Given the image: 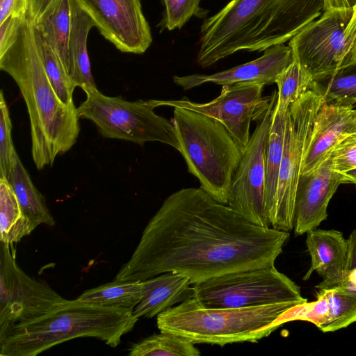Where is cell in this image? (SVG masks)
Wrapping results in <instances>:
<instances>
[{"instance_id":"22","label":"cell","mask_w":356,"mask_h":356,"mask_svg":"<svg viewBox=\"0 0 356 356\" xmlns=\"http://www.w3.org/2000/svg\"><path fill=\"white\" fill-rule=\"evenodd\" d=\"M310 90L324 104L353 107L356 104V60L313 77Z\"/></svg>"},{"instance_id":"12","label":"cell","mask_w":356,"mask_h":356,"mask_svg":"<svg viewBox=\"0 0 356 356\" xmlns=\"http://www.w3.org/2000/svg\"><path fill=\"white\" fill-rule=\"evenodd\" d=\"M266 107L254 118L256 128L243 152L234 175L227 205L249 221L271 227L264 206L265 152L277 91Z\"/></svg>"},{"instance_id":"37","label":"cell","mask_w":356,"mask_h":356,"mask_svg":"<svg viewBox=\"0 0 356 356\" xmlns=\"http://www.w3.org/2000/svg\"><path fill=\"white\" fill-rule=\"evenodd\" d=\"M347 239L348 243L347 271L348 273L356 268V229L351 232Z\"/></svg>"},{"instance_id":"25","label":"cell","mask_w":356,"mask_h":356,"mask_svg":"<svg viewBox=\"0 0 356 356\" xmlns=\"http://www.w3.org/2000/svg\"><path fill=\"white\" fill-rule=\"evenodd\" d=\"M71 25L70 0H60L34 26L47 41L70 72L69 38Z\"/></svg>"},{"instance_id":"32","label":"cell","mask_w":356,"mask_h":356,"mask_svg":"<svg viewBox=\"0 0 356 356\" xmlns=\"http://www.w3.org/2000/svg\"><path fill=\"white\" fill-rule=\"evenodd\" d=\"M164 12L161 26L162 29L172 31L181 29L195 15L202 11L200 7L201 0H162Z\"/></svg>"},{"instance_id":"39","label":"cell","mask_w":356,"mask_h":356,"mask_svg":"<svg viewBox=\"0 0 356 356\" xmlns=\"http://www.w3.org/2000/svg\"><path fill=\"white\" fill-rule=\"evenodd\" d=\"M346 38L355 43L356 40V2L353 6V13L351 20L346 31Z\"/></svg>"},{"instance_id":"3","label":"cell","mask_w":356,"mask_h":356,"mask_svg":"<svg viewBox=\"0 0 356 356\" xmlns=\"http://www.w3.org/2000/svg\"><path fill=\"white\" fill-rule=\"evenodd\" d=\"M0 69L17 83L30 120L31 155L38 170L51 166L58 155L76 143L79 115L54 91L38 49L34 24L28 17L8 49L0 54Z\"/></svg>"},{"instance_id":"1","label":"cell","mask_w":356,"mask_h":356,"mask_svg":"<svg viewBox=\"0 0 356 356\" xmlns=\"http://www.w3.org/2000/svg\"><path fill=\"white\" fill-rule=\"evenodd\" d=\"M289 232L257 225L200 188L170 194L144 228L113 281H144L167 272L192 284L275 265Z\"/></svg>"},{"instance_id":"14","label":"cell","mask_w":356,"mask_h":356,"mask_svg":"<svg viewBox=\"0 0 356 356\" xmlns=\"http://www.w3.org/2000/svg\"><path fill=\"white\" fill-rule=\"evenodd\" d=\"M105 39L124 53L141 54L152 42L140 0H74Z\"/></svg>"},{"instance_id":"26","label":"cell","mask_w":356,"mask_h":356,"mask_svg":"<svg viewBox=\"0 0 356 356\" xmlns=\"http://www.w3.org/2000/svg\"><path fill=\"white\" fill-rule=\"evenodd\" d=\"M145 291V281H113L85 291L77 299L89 304L133 311L143 298Z\"/></svg>"},{"instance_id":"16","label":"cell","mask_w":356,"mask_h":356,"mask_svg":"<svg viewBox=\"0 0 356 356\" xmlns=\"http://www.w3.org/2000/svg\"><path fill=\"white\" fill-rule=\"evenodd\" d=\"M260 57L246 63L211 74H192L173 76L174 83L184 90H190L205 83L220 86L243 82L275 83L277 76L293 61L291 47L284 44L273 46Z\"/></svg>"},{"instance_id":"33","label":"cell","mask_w":356,"mask_h":356,"mask_svg":"<svg viewBox=\"0 0 356 356\" xmlns=\"http://www.w3.org/2000/svg\"><path fill=\"white\" fill-rule=\"evenodd\" d=\"M330 167L339 172L356 168V134L342 140L328 157Z\"/></svg>"},{"instance_id":"21","label":"cell","mask_w":356,"mask_h":356,"mask_svg":"<svg viewBox=\"0 0 356 356\" xmlns=\"http://www.w3.org/2000/svg\"><path fill=\"white\" fill-rule=\"evenodd\" d=\"M286 115L287 112L282 113L278 110L275 103L265 152L264 206L269 222L275 209L279 173L283 154Z\"/></svg>"},{"instance_id":"23","label":"cell","mask_w":356,"mask_h":356,"mask_svg":"<svg viewBox=\"0 0 356 356\" xmlns=\"http://www.w3.org/2000/svg\"><path fill=\"white\" fill-rule=\"evenodd\" d=\"M7 179L23 211L35 227L40 224L49 226L55 225L44 197L33 184L18 154L13 161Z\"/></svg>"},{"instance_id":"13","label":"cell","mask_w":356,"mask_h":356,"mask_svg":"<svg viewBox=\"0 0 356 356\" xmlns=\"http://www.w3.org/2000/svg\"><path fill=\"white\" fill-rule=\"evenodd\" d=\"M265 86L256 82L222 86L220 94L206 103L194 102L186 97L177 100L156 99V102L158 106L186 108L218 120L243 152L250 138L251 122L266 108L273 97V94L262 97Z\"/></svg>"},{"instance_id":"10","label":"cell","mask_w":356,"mask_h":356,"mask_svg":"<svg viewBox=\"0 0 356 356\" xmlns=\"http://www.w3.org/2000/svg\"><path fill=\"white\" fill-rule=\"evenodd\" d=\"M13 245L1 242L0 341L17 323L36 318L68 300L19 268Z\"/></svg>"},{"instance_id":"20","label":"cell","mask_w":356,"mask_h":356,"mask_svg":"<svg viewBox=\"0 0 356 356\" xmlns=\"http://www.w3.org/2000/svg\"><path fill=\"white\" fill-rule=\"evenodd\" d=\"M71 25L69 38L70 76L83 90L96 88L87 49L88 33L94 26L90 17L74 0H70Z\"/></svg>"},{"instance_id":"18","label":"cell","mask_w":356,"mask_h":356,"mask_svg":"<svg viewBox=\"0 0 356 356\" xmlns=\"http://www.w3.org/2000/svg\"><path fill=\"white\" fill-rule=\"evenodd\" d=\"M353 111V107L323 104L308 140L300 175L316 169L334 147L351 134Z\"/></svg>"},{"instance_id":"42","label":"cell","mask_w":356,"mask_h":356,"mask_svg":"<svg viewBox=\"0 0 356 356\" xmlns=\"http://www.w3.org/2000/svg\"><path fill=\"white\" fill-rule=\"evenodd\" d=\"M356 60V40L352 51L351 60Z\"/></svg>"},{"instance_id":"38","label":"cell","mask_w":356,"mask_h":356,"mask_svg":"<svg viewBox=\"0 0 356 356\" xmlns=\"http://www.w3.org/2000/svg\"><path fill=\"white\" fill-rule=\"evenodd\" d=\"M356 0H325V10L334 8L353 7Z\"/></svg>"},{"instance_id":"11","label":"cell","mask_w":356,"mask_h":356,"mask_svg":"<svg viewBox=\"0 0 356 356\" xmlns=\"http://www.w3.org/2000/svg\"><path fill=\"white\" fill-rule=\"evenodd\" d=\"M353 7L326 10L290 40L293 59L313 77L351 61L354 42L346 35Z\"/></svg>"},{"instance_id":"9","label":"cell","mask_w":356,"mask_h":356,"mask_svg":"<svg viewBox=\"0 0 356 356\" xmlns=\"http://www.w3.org/2000/svg\"><path fill=\"white\" fill-rule=\"evenodd\" d=\"M322 105L321 97L309 90L288 109L275 209L270 222L274 229L285 232L293 229L296 193L303 157Z\"/></svg>"},{"instance_id":"30","label":"cell","mask_w":356,"mask_h":356,"mask_svg":"<svg viewBox=\"0 0 356 356\" xmlns=\"http://www.w3.org/2000/svg\"><path fill=\"white\" fill-rule=\"evenodd\" d=\"M312 76L296 60L276 78L277 86L276 106L286 113L291 104L310 90Z\"/></svg>"},{"instance_id":"36","label":"cell","mask_w":356,"mask_h":356,"mask_svg":"<svg viewBox=\"0 0 356 356\" xmlns=\"http://www.w3.org/2000/svg\"><path fill=\"white\" fill-rule=\"evenodd\" d=\"M60 0H30L28 17L37 23L47 12L54 8Z\"/></svg>"},{"instance_id":"4","label":"cell","mask_w":356,"mask_h":356,"mask_svg":"<svg viewBox=\"0 0 356 356\" xmlns=\"http://www.w3.org/2000/svg\"><path fill=\"white\" fill-rule=\"evenodd\" d=\"M138 319L127 309L68 300L47 314L15 325L0 341V355L35 356L79 337L97 338L115 348Z\"/></svg>"},{"instance_id":"5","label":"cell","mask_w":356,"mask_h":356,"mask_svg":"<svg viewBox=\"0 0 356 356\" xmlns=\"http://www.w3.org/2000/svg\"><path fill=\"white\" fill-rule=\"evenodd\" d=\"M301 303L281 302L243 307L211 309L195 298L160 313L156 325L161 332L182 337L193 343L223 346L238 342H257L278 328L277 318Z\"/></svg>"},{"instance_id":"17","label":"cell","mask_w":356,"mask_h":356,"mask_svg":"<svg viewBox=\"0 0 356 356\" xmlns=\"http://www.w3.org/2000/svg\"><path fill=\"white\" fill-rule=\"evenodd\" d=\"M306 234L311 264L303 280H307L316 271L323 278L315 286L316 289L339 286L348 274V239L343 237L342 232L335 229L314 228Z\"/></svg>"},{"instance_id":"31","label":"cell","mask_w":356,"mask_h":356,"mask_svg":"<svg viewBox=\"0 0 356 356\" xmlns=\"http://www.w3.org/2000/svg\"><path fill=\"white\" fill-rule=\"evenodd\" d=\"M12 122L3 90L0 92V175L7 179L17 155L12 139Z\"/></svg>"},{"instance_id":"34","label":"cell","mask_w":356,"mask_h":356,"mask_svg":"<svg viewBox=\"0 0 356 356\" xmlns=\"http://www.w3.org/2000/svg\"><path fill=\"white\" fill-rule=\"evenodd\" d=\"M27 15L10 16L0 23V54L4 53L14 42Z\"/></svg>"},{"instance_id":"8","label":"cell","mask_w":356,"mask_h":356,"mask_svg":"<svg viewBox=\"0 0 356 356\" xmlns=\"http://www.w3.org/2000/svg\"><path fill=\"white\" fill-rule=\"evenodd\" d=\"M193 286V298L205 308H243L307 301L300 287L275 265L224 274Z\"/></svg>"},{"instance_id":"29","label":"cell","mask_w":356,"mask_h":356,"mask_svg":"<svg viewBox=\"0 0 356 356\" xmlns=\"http://www.w3.org/2000/svg\"><path fill=\"white\" fill-rule=\"evenodd\" d=\"M35 27V26H34ZM38 49L48 79L59 99L65 104H74L73 92L77 86L62 60L35 27Z\"/></svg>"},{"instance_id":"7","label":"cell","mask_w":356,"mask_h":356,"mask_svg":"<svg viewBox=\"0 0 356 356\" xmlns=\"http://www.w3.org/2000/svg\"><path fill=\"white\" fill-rule=\"evenodd\" d=\"M86 99L77 108L80 118L91 121L104 138L143 145L160 142L179 150L174 124L154 112L156 99L134 102L104 95L97 88L83 90Z\"/></svg>"},{"instance_id":"27","label":"cell","mask_w":356,"mask_h":356,"mask_svg":"<svg viewBox=\"0 0 356 356\" xmlns=\"http://www.w3.org/2000/svg\"><path fill=\"white\" fill-rule=\"evenodd\" d=\"M327 302V315L319 329L331 332L346 328L356 323V291L335 286L318 289Z\"/></svg>"},{"instance_id":"2","label":"cell","mask_w":356,"mask_h":356,"mask_svg":"<svg viewBox=\"0 0 356 356\" xmlns=\"http://www.w3.org/2000/svg\"><path fill=\"white\" fill-rule=\"evenodd\" d=\"M325 11V0H232L200 26L197 62L209 67L239 51L289 41Z\"/></svg>"},{"instance_id":"19","label":"cell","mask_w":356,"mask_h":356,"mask_svg":"<svg viewBox=\"0 0 356 356\" xmlns=\"http://www.w3.org/2000/svg\"><path fill=\"white\" fill-rule=\"evenodd\" d=\"M144 281V297L133 310L137 318H153L194 297V289L190 279L178 273L167 272Z\"/></svg>"},{"instance_id":"41","label":"cell","mask_w":356,"mask_h":356,"mask_svg":"<svg viewBox=\"0 0 356 356\" xmlns=\"http://www.w3.org/2000/svg\"><path fill=\"white\" fill-rule=\"evenodd\" d=\"M353 122L351 129V134H356V109H353Z\"/></svg>"},{"instance_id":"40","label":"cell","mask_w":356,"mask_h":356,"mask_svg":"<svg viewBox=\"0 0 356 356\" xmlns=\"http://www.w3.org/2000/svg\"><path fill=\"white\" fill-rule=\"evenodd\" d=\"M346 178L348 183H353L356 185V168L342 172Z\"/></svg>"},{"instance_id":"15","label":"cell","mask_w":356,"mask_h":356,"mask_svg":"<svg viewBox=\"0 0 356 356\" xmlns=\"http://www.w3.org/2000/svg\"><path fill=\"white\" fill-rule=\"evenodd\" d=\"M344 183H348L346 178L330 167L328 158L314 170L300 175L295 199L296 236L317 228L327 218L329 202Z\"/></svg>"},{"instance_id":"28","label":"cell","mask_w":356,"mask_h":356,"mask_svg":"<svg viewBox=\"0 0 356 356\" xmlns=\"http://www.w3.org/2000/svg\"><path fill=\"white\" fill-rule=\"evenodd\" d=\"M191 341L169 332L153 334L133 344L130 356H199L200 350Z\"/></svg>"},{"instance_id":"35","label":"cell","mask_w":356,"mask_h":356,"mask_svg":"<svg viewBox=\"0 0 356 356\" xmlns=\"http://www.w3.org/2000/svg\"><path fill=\"white\" fill-rule=\"evenodd\" d=\"M30 0H0V23L10 16L27 15Z\"/></svg>"},{"instance_id":"24","label":"cell","mask_w":356,"mask_h":356,"mask_svg":"<svg viewBox=\"0 0 356 356\" xmlns=\"http://www.w3.org/2000/svg\"><path fill=\"white\" fill-rule=\"evenodd\" d=\"M35 225L23 211L8 179L0 177V241L14 244L29 235Z\"/></svg>"},{"instance_id":"6","label":"cell","mask_w":356,"mask_h":356,"mask_svg":"<svg viewBox=\"0 0 356 356\" xmlns=\"http://www.w3.org/2000/svg\"><path fill=\"white\" fill-rule=\"evenodd\" d=\"M172 122L188 171L202 189L227 204L243 150L220 122L207 115L174 108Z\"/></svg>"}]
</instances>
